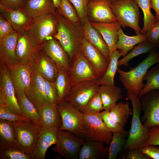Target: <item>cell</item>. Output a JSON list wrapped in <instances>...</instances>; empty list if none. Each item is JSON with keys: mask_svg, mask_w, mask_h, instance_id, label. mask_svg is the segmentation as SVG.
I'll return each instance as SVG.
<instances>
[{"mask_svg": "<svg viewBox=\"0 0 159 159\" xmlns=\"http://www.w3.org/2000/svg\"><path fill=\"white\" fill-rule=\"evenodd\" d=\"M55 14L57 24V32L53 37L59 41L67 52L71 62L80 49L83 38L82 25L72 23L56 11Z\"/></svg>", "mask_w": 159, "mask_h": 159, "instance_id": "6da1fadb", "label": "cell"}, {"mask_svg": "<svg viewBox=\"0 0 159 159\" xmlns=\"http://www.w3.org/2000/svg\"><path fill=\"white\" fill-rule=\"evenodd\" d=\"M156 50L155 46L146 58L128 71H124L118 67L119 80L126 90L138 96L145 85L143 81L146 72L151 67L159 63Z\"/></svg>", "mask_w": 159, "mask_h": 159, "instance_id": "7a4b0ae2", "label": "cell"}, {"mask_svg": "<svg viewBox=\"0 0 159 159\" xmlns=\"http://www.w3.org/2000/svg\"><path fill=\"white\" fill-rule=\"evenodd\" d=\"M127 96L132 106V118L130 130L125 148L129 150L143 146L148 138V128L141 122L140 115L142 110L140 99L133 92L127 90Z\"/></svg>", "mask_w": 159, "mask_h": 159, "instance_id": "3957f363", "label": "cell"}, {"mask_svg": "<svg viewBox=\"0 0 159 159\" xmlns=\"http://www.w3.org/2000/svg\"><path fill=\"white\" fill-rule=\"evenodd\" d=\"M111 7L117 21L121 27H129L137 34H142L139 26L140 13L135 0H117L111 1Z\"/></svg>", "mask_w": 159, "mask_h": 159, "instance_id": "277c9868", "label": "cell"}, {"mask_svg": "<svg viewBox=\"0 0 159 159\" xmlns=\"http://www.w3.org/2000/svg\"><path fill=\"white\" fill-rule=\"evenodd\" d=\"M13 122L16 135L17 148L30 155L36 145L42 126L31 120Z\"/></svg>", "mask_w": 159, "mask_h": 159, "instance_id": "5b68a950", "label": "cell"}, {"mask_svg": "<svg viewBox=\"0 0 159 159\" xmlns=\"http://www.w3.org/2000/svg\"><path fill=\"white\" fill-rule=\"evenodd\" d=\"M83 133L86 140L102 142L107 145H110L113 135L103 121L100 113L84 114Z\"/></svg>", "mask_w": 159, "mask_h": 159, "instance_id": "8992f818", "label": "cell"}, {"mask_svg": "<svg viewBox=\"0 0 159 159\" xmlns=\"http://www.w3.org/2000/svg\"><path fill=\"white\" fill-rule=\"evenodd\" d=\"M55 13H46L32 19L26 29L40 46L57 32V20Z\"/></svg>", "mask_w": 159, "mask_h": 159, "instance_id": "52a82bcc", "label": "cell"}, {"mask_svg": "<svg viewBox=\"0 0 159 159\" xmlns=\"http://www.w3.org/2000/svg\"><path fill=\"white\" fill-rule=\"evenodd\" d=\"M57 106L62 122V126L58 129L68 131L80 137H83L84 114L66 100L57 104Z\"/></svg>", "mask_w": 159, "mask_h": 159, "instance_id": "ba28073f", "label": "cell"}, {"mask_svg": "<svg viewBox=\"0 0 159 159\" xmlns=\"http://www.w3.org/2000/svg\"><path fill=\"white\" fill-rule=\"evenodd\" d=\"M85 141L71 132L58 129L56 145L51 150L64 158L78 159L81 148Z\"/></svg>", "mask_w": 159, "mask_h": 159, "instance_id": "9c48e42d", "label": "cell"}, {"mask_svg": "<svg viewBox=\"0 0 159 159\" xmlns=\"http://www.w3.org/2000/svg\"><path fill=\"white\" fill-rule=\"evenodd\" d=\"M68 72L72 86L83 81L97 80L99 79L96 72L80 49L71 61Z\"/></svg>", "mask_w": 159, "mask_h": 159, "instance_id": "30bf717a", "label": "cell"}, {"mask_svg": "<svg viewBox=\"0 0 159 159\" xmlns=\"http://www.w3.org/2000/svg\"><path fill=\"white\" fill-rule=\"evenodd\" d=\"M0 105L17 115L24 116L19 107L14 85L5 64L0 63Z\"/></svg>", "mask_w": 159, "mask_h": 159, "instance_id": "8fae6325", "label": "cell"}, {"mask_svg": "<svg viewBox=\"0 0 159 159\" xmlns=\"http://www.w3.org/2000/svg\"><path fill=\"white\" fill-rule=\"evenodd\" d=\"M6 65L14 85L16 96L24 94L30 85L34 72L32 61Z\"/></svg>", "mask_w": 159, "mask_h": 159, "instance_id": "7c38bea8", "label": "cell"}, {"mask_svg": "<svg viewBox=\"0 0 159 159\" xmlns=\"http://www.w3.org/2000/svg\"><path fill=\"white\" fill-rule=\"evenodd\" d=\"M100 85L97 80L87 81L77 83L71 87L64 100L83 113L88 102L97 91Z\"/></svg>", "mask_w": 159, "mask_h": 159, "instance_id": "4fadbf2b", "label": "cell"}, {"mask_svg": "<svg viewBox=\"0 0 159 159\" xmlns=\"http://www.w3.org/2000/svg\"><path fill=\"white\" fill-rule=\"evenodd\" d=\"M144 114L143 124L147 128L159 125V90L151 91L140 98Z\"/></svg>", "mask_w": 159, "mask_h": 159, "instance_id": "5bb4252c", "label": "cell"}, {"mask_svg": "<svg viewBox=\"0 0 159 159\" xmlns=\"http://www.w3.org/2000/svg\"><path fill=\"white\" fill-rule=\"evenodd\" d=\"M87 16L90 22L117 21L109 0H91L87 6Z\"/></svg>", "mask_w": 159, "mask_h": 159, "instance_id": "9a60e30c", "label": "cell"}, {"mask_svg": "<svg viewBox=\"0 0 159 159\" xmlns=\"http://www.w3.org/2000/svg\"><path fill=\"white\" fill-rule=\"evenodd\" d=\"M41 46L26 29L19 34L15 53L18 62L31 61Z\"/></svg>", "mask_w": 159, "mask_h": 159, "instance_id": "2e32d148", "label": "cell"}, {"mask_svg": "<svg viewBox=\"0 0 159 159\" xmlns=\"http://www.w3.org/2000/svg\"><path fill=\"white\" fill-rule=\"evenodd\" d=\"M41 49L53 61L58 70L68 71L70 63L69 56L57 40L53 37L47 40Z\"/></svg>", "mask_w": 159, "mask_h": 159, "instance_id": "e0dca14e", "label": "cell"}, {"mask_svg": "<svg viewBox=\"0 0 159 159\" xmlns=\"http://www.w3.org/2000/svg\"><path fill=\"white\" fill-rule=\"evenodd\" d=\"M80 49L96 72L99 79L102 77L109 62L102 53L84 38L81 41Z\"/></svg>", "mask_w": 159, "mask_h": 159, "instance_id": "ac0fdd59", "label": "cell"}, {"mask_svg": "<svg viewBox=\"0 0 159 159\" xmlns=\"http://www.w3.org/2000/svg\"><path fill=\"white\" fill-rule=\"evenodd\" d=\"M44 82L43 77L34 70L30 85L24 92L38 112L44 105L49 103L45 93Z\"/></svg>", "mask_w": 159, "mask_h": 159, "instance_id": "d6986e66", "label": "cell"}, {"mask_svg": "<svg viewBox=\"0 0 159 159\" xmlns=\"http://www.w3.org/2000/svg\"><path fill=\"white\" fill-rule=\"evenodd\" d=\"M31 61L34 70L44 78L54 82L58 69L53 61L41 49Z\"/></svg>", "mask_w": 159, "mask_h": 159, "instance_id": "ffe728a7", "label": "cell"}, {"mask_svg": "<svg viewBox=\"0 0 159 159\" xmlns=\"http://www.w3.org/2000/svg\"><path fill=\"white\" fill-rule=\"evenodd\" d=\"M0 12L18 34L26 29L32 20L22 9H10L0 4Z\"/></svg>", "mask_w": 159, "mask_h": 159, "instance_id": "44dd1931", "label": "cell"}, {"mask_svg": "<svg viewBox=\"0 0 159 159\" xmlns=\"http://www.w3.org/2000/svg\"><path fill=\"white\" fill-rule=\"evenodd\" d=\"M58 129L52 127L42 129L36 145L30 155L32 159H44L47 149L51 145L55 144Z\"/></svg>", "mask_w": 159, "mask_h": 159, "instance_id": "7402d4cb", "label": "cell"}, {"mask_svg": "<svg viewBox=\"0 0 159 159\" xmlns=\"http://www.w3.org/2000/svg\"><path fill=\"white\" fill-rule=\"evenodd\" d=\"M82 25L83 38L99 50L109 62V48L100 33L91 25L88 18Z\"/></svg>", "mask_w": 159, "mask_h": 159, "instance_id": "603a6c76", "label": "cell"}, {"mask_svg": "<svg viewBox=\"0 0 159 159\" xmlns=\"http://www.w3.org/2000/svg\"><path fill=\"white\" fill-rule=\"evenodd\" d=\"M90 23L102 35L109 47L110 55L116 49L115 46L118 39V32L121 28L120 25L117 21L110 23Z\"/></svg>", "mask_w": 159, "mask_h": 159, "instance_id": "cb8c5ba5", "label": "cell"}, {"mask_svg": "<svg viewBox=\"0 0 159 159\" xmlns=\"http://www.w3.org/2000/svg\"><path fill=\"white\" fill-rule=\"evenodd\" d=\"M18 35L19 34L16 33L0 39V63L8 64L18 62L15 50Z\"/></svg>", "mask_w": 159, "mask_h": 159, "instance_id": "d4e9b609", "label": "cell"}, {"mask_svg": "<svg viewBox=\"0 0 159 159\" xmlns=\"http://www.w3.org/2000/svg\"><path fill=\"white\" fill-rule=\"evenodd\" d=\"M22 9L32 19L46 13H55L56 11L53 0H26Z\"/></svg>", "mask_w": 159, "mask_h": 159, "instance_id": "484cf974", "label": "cell"}, {"mask_svg": "<svg viewBox=\"0 0 159 159\" xmlns=\"http://www.w3.org/2000/svg\"><path fill=\"white\" fill-rule=\"evenodd\" d=\"M42 129H46L52 127L57 129L62 125V119L57 105L50 103L43 106L38 111Z\"/></svg>", "mask_w": 159, "mask_h": 159, "instance_id": "4316f807", "label": "cell"}, {"mask_svg": "<svg viewBox=\"0 0 159 159\" xmlns=\"http://www.w3.org/2000/svg\"><path fill=\"white\" fill-rule=\"evenodd\" d=\"M103 142L86 140L82 145L78 159H100L108 156L109 148Z\"/></svg>", "mask_w": 159, "mask_h": 159, "instance_id": "83f0119b", "label": "cell"}, {"mask_svg": "<svg viewBox=\"0 0 159 159\" xmlns=\"http://www.w3.org/2000/svg\"><path fill=\"white\" fill-rule=\"evenodd\" d=\"M97 91L100 94L105 110L110 111L117 105V102L122 97L121 88L115 85H100Z\"/></svg>", "mask_w": 159, "mask_h": 159, "instance_id": "f1b7e54d", "label": "cell"}, {"mask_svg": "<svg viewBox=\"0 0 159 159\" xmlns=\"http://www.w3.org/2000/svg\"><path fill=\"white\" fill-rule=\"evenodd\" d=\"M118 39L115 46V49L120 52L121 56L125 57L137 44L147 41L145 34H137L133 36L126 35L122 28L118 32Z\"/></svg>", "mask_w": 159, "mask_h": 159, "instance_id": "f546056e", "label": "cell"}, {"mask_svg": "<svg viewBox=\"0 0 159 159\" xmlns=\"http://www.w3.org/2000/svg\"><path fill=\"white\" fill-rule=\"evenodd\" d=\"M17 144L13 122L0 120V149L17 148Z\"/></svg>", "mask_w": 159, "mask_h": 159, "instance_id": "4dcf8cb0", "label": "cell"}, {"mask_svg": "<svg viewBox=\"0 0 159 159\" xmlns=\"http://www.w3.org/2000/svg\"><path fill=\"white\" fill-rule=\"evenodd\" d=\"M121 56L120 52L116 49L110 54V60L106 70L103 76L97 80V82L100 85H115L114 78L117 72L119 59Z\"/></svg>", "mask_w": 159, "mask_h": 159, "instance_id": "1f68e13d", "label": "cell"}, {"mask_svg": "<svg viewBox=\"0 0 159 159\" xmlns=\"http://www.w3.org/2000/svg\"><path fill=\"white\" fill-rule=\"evenodd\" d=\"M151 67L146 72L144 81L147 82L138 97H140L145 93L153 90H159V63Z\"/></svg>", "mask_w": 159, "mask_h": 159, "instance_id": "d6a6232c", "label": "cell"}, {"mask_svg": "<svg viewBox=\"0 0 159 159\" xmlns=\"http://www.w3.org/2000/svg\"><path fill=\"white\" fill-rule=\"evenodd\" d=\"M54 82L58 94V104L65 100L72 87L68 72L58 70Z\"/></svg>", "mask_w": 159, "mask_h": 159, "instance_id": "836d02e7", "label": "cell"}, {"mask_svg": "<svg viewBox=\"0 0 159 159\" xmlns=\"http://www.w3.org/2000/svg\"><path fill=\"white\" fill-rule=\"evenodd\" d=\"M16 97L19 107L24 116L34 123L41 125L39 112L33 104L24 94Z\"/></svg>", "mask_w": 159, "mask_h": 159, "instance_id": "e575fe53", "label": "cell"}, {"mask_svg": "<svg viewBox=\"0 0 159 159\" xmlns=\"http://www.w3.org/2000/svg\"><path fill=\"white\" fill-rule=\"evenodd\" d=\"M156 46L154 44L148 41L140 43L135 46L124 57L118 62V66H128V62L134 57L144 54L150 53Z\"/></svg>", "mask_w": 159, "mask_h": 159, "instance_id": "d590c367", "label": "cell"}, {"mask_svg": "<svg viewBox=\"0 0 159 159\" xmlns=\"http://www.w3.org/2000/svg\"><path fill=\"white\" fill-rule=\"evenodd\" d=\"M110 112V115L113 119L123 127L127 122L130 115H132V110L127 102H119L115 107Z\"/></svg>", "mask_w": 159, "mask_h": 159, "instance_id": "8d00e7d4", "label": "cell"}, {"mask_svg": "<svg viewBox=\"0 0 159 159\" xmlns=\"http://www.w3.org/2000/svg\"><path fill=\"white\" fill-rule=\"evenodd\" d=\"M56 11L72 23L82 24L76 10L69 0H60Z\"/></svg>", "mask_w": 159, "mask_h": 159, "instance_id": "74e56055", "label": "cell"}, {"mask_svg": "<svg viewBox=\"0 0 159 159\" xmlns=\"http://www.w3.org/2000/svg\"><path fill=\"white\" fill-rule=\"evenodd\" d=\"M127 132L124 129L121 132L113 133L109 148L107 158L116 159L124 146Z\"/></svg>", "mask_w": 159, "mask_h": 159, "instance_id": "f35d334b", "label": "cell"}, {"mask_svg": "<svg viewBox=\"0 0 159 159\" xmlns=\"http://www.w3.org/2000/svg\"><path fill=\"white\" fill-rule=\"evenodd\" d=\"M144 14V24L142 34H145L148 28L157 21L155 16L151 11L150 0H135Z\"/></svg>", "mask_w": 159, "mask_h": 159, "instance_id": "ab89813d", "label": "cell"}, {"mask_svg": "<svg viewBox=\"0 0 159 159\" xmlns=\"http://www.w3.org/2000/svg\"><path fill=\"white\" fill-rule=\"evenodd\" d=\"M104 110L103 104L99 93L97 91L90 98L83 111L84 114H97Z\"/></svg>", "mask_w": 159, "mask_h": 159, "instance_id": "60d3db41", "label": "cell"}, {"mask_svg": "<svg viewBox=\"0 0 159 159\" xmlns=\"http://www.w3.org/2000/svg\"><path fill=\"white\" fill-rule=\"evenodd\" d=\"M0 159H32L30 155L16 147L0 149Z\"/></svg>", "mask_w": 159, "mask_h": 159, "instance_id": "b9f144b4", "label": "cell"}, {"mask_svg": "<svg viewBox=\"0 0 159 159\" xmlns=\"http://www.w3.org/2000/svg\"><path fill=\"white\" fill-rule=\"evenodd\" d=\"M100 114L103 121L113 133L120 132L124 129L123 127L113 119L109 111L104 110L100 112Z\"/></svg>", "mask_w": 159, "mask_h": 159, "instance_id": "7bdbcfd3", "label": "cell"}, {"mask_svg": "<svg viewBox=\"0 0 159 159\" xmlns=\"http://www.w3.org/2000/svg\"><path fill=\"white\" fill-rule=\"evenodd\" d=\"M0 120L13 122L21 120H31L26 117L17 115L8 107L1 105H0Z\"/></svg>", "mask_w": 159, "mask_h": 159, "instance_id": "ee69618b", "label": "cell"}, {"mask_svg": "<svg viewBox=\"0 0 159 159\" xmlns=\"http://www.w3.org/2000/svg\"><path fill=\"white\" fill-rule=\"evenodd\" d=\"M44 81L45 93L49 103L53 105H57L58 94L54 82L44 78Z\"/></svg>", "mask_w": 159, "mask_h": 159, "instance_id": "f6af8a7d", "label": "cell"}, {"mask_svg": "<svg viewBox=\"0 0 159 159\" xmlns=\"http://www.w3.org/2000/svg\"><path fill=\"white\" fill-rule=\"evenodd\" d=\"M75 8L82 24L87 18V8L91 0H69Z\"/></svg>", "mask_w": 159, "mask_h": 159, "instance_id": "bcb514c9", "label": "cell"}, {"mask_svg": "<svg viewBox=\"0 0 159 159\" xmlns=\"http://www.w3.org/2000/svg\"><path fill=\"white\" fill-rule=\"evenodd\" d=\"M159 145V125L148 128L147 140L144 146Z\"/></svg>", "mask_w": 159, "mask_h": 159, "instance_id": "7dc6e473", "label": "cell"}, {"mask_svg": "<svg viewBox=\"0 0 159 159\" xmlns=\"http://www.w3.org/2000/svg\"><path fill=\"white\" fill-rule=\"evenodd\" d=\"M145 34L147 37V41L156 46L159 41V21L150 26Z\"/></svg>", "mask_w": 159, "mask_h": 159, "instance_id": "c3c4849f", "label": "cell"}, {"mask_svg": "<svg viewBox=\"0 0 159 159\" xmlns=\"http://www.w3.org/2000/svg\"><path fill=\"white\" fill-rule=\"evenodd\" d=\"M17 33L10 24L0 14V39L5 36Z\"/></svg>", "mask_w": 159, "mask_h": 159, "instance_id": "681fc988", "label": "cell"}, {"mask_svg": "<svg viewBox=\"0 0 159 159\" xmlns=\"http://www.w3.org/2000/svg\"><path fill=\"white\" fill-rule=\"evenodd\" d=\"M26 0H0V4L12 9H22Z\"/></svg>", "mask_w": 159, "mask_h": 159, "instance_id": "f907efd6", "label": "cell"}, {"mask_svg": "<svg viewBox=\"0 0 159 159\" xmlns=\"http://www.w3.org/2000/svg\"><path fill=\"white\" fill-rule=\"evenodd\" d=\"M150 158L159 159V148L153 145L144 146L139 148Z\"/></svg>", "mask_w": 159, "mask_h": 159, "instance_id": "816d5d0a", "label": "cell"}, {"mask_svg": "<svg viewBox=\"0 0 159 159\" xmlns=\"http://www.w3.org/2000/svg\"><path fill=\"white\" fill-rule=\"evenodd\" d=\"M128 152L122 159H150V158L144 154L139 148H134L128 150Z\"/></svg>", "mask_w": 159, "mask_h": 159, "instance_id": "f5cc1de1", "label": "cell"}, {"mask_svg": "<svg viewBox=\"0 0 159 159\" xmlns=\"http://www.w3.org/2000/svg\"><path fill=\"white\" fill-rule=\"evenodd\" d=\"M151 8L154 10L157 21H159V0H150Z\"/></svg>", "mask_w": 159, "mask_h": 159, "instance_id": "db71d44e", "label": "cell"}, {"mask_svg": "<svg viewBox=\"0 0 159 159\" xmlns=\"http://www.w3.org/2000/svg\"><path fill=\"white\" fill-rule=\"evenodd\" d=\"M56 9L58 8L59 6L60 0H53Z\"/></svg>", "mask_w": 159, "mask_h": 159, "instance_id": "11a10c76", "label": "cell"}, {"mask_svg": "<svg viewBox=\"0 0 159 159\" xmlns=\"http://www.w3.org/2000/svg\"><path fill=\"white\" fill-rule=\"evenodd\" d=\"M156 47L157 48V53L159 57V41L156 45Z\"/></svg>", "mask_w": 159, "mask_h": 159, "instance_id": "9f6ffc18", "label": "cell"}, {"mask_svg": "<svg viewBox=\"0 0 159 159\" xmlns=\"http://www.w3.org/2000/svg\"><path fill=\"white\" fill-rule=\"evenodd\" d=\"M111 1H116V0H109Z\"/></svg>", "mask_w": 159, "mask_h": 159, "instance_id": "6f0895ef", "label": "cell"}]
</instances>
